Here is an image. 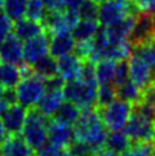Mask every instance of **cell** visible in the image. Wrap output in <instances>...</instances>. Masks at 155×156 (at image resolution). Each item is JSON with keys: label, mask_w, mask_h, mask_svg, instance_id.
I'll use <instances>...</instances> for the list:
<instances>
[{"label": "cell", "mask_w": 155, "mask_h": 156, "mask_svg": "<svg viewBox=\"0 0 155 156\" xmlns=\"http://www.w3.org/2000/svg\"><path fill=\"white\" fill-rule=\"evenodd\" d=\"M109 134L107 128L102 122L96 107L81 111L79 120L74 125L75 141L83 142L95 150V152L105 148V142Z\"/></svg>", "instance_id": "1"}, {"label": "cell", "mask_w": 155, "mask_h": 156, "mask_svg": "<svg viewBox=\"0 0 155 156\" xmlns=\"http://www.w3.org/2000/svg\"><path fill=\"white\" fill-rule=\"evenodd\" d=\"M51 119L40 114L36 108H30L27 112L22 137L32 150L41 148L48 142V125Z\"/></svg>", "instance_id": "2"}, {"label": "cell", "mask_w": 155, "mask_h": 156, "mask_svg": "<svg viewBox=\"0 0 155 156\" xmlns=\"http://www.w3.org/2000/svg\"><path fill=\"white\" fill-rule=\"evenodd\" d=\"M98 85H92L80 79L67 81L63 87V97L66 101L75 103L81 110L93 108L97 106Z\"/></svg>", "instance_id": "3"}, {"label": "cell", "mask_w": 155, "mask_h": 156, "mask_svg": "<svg viewBox=\"0 0 155 156\" xmlns=\"http://www.w3.org/2000/svg\"><path fill=\"white\" fill-rule=\"evenodd\" d=\"M96 108L101 116L102 122L110 132L121 130L123 128H125L132 112H133V105L121 101V99H115L114 102L105 107Z\"/></svg>", "instance_id": "4"}, {"label": "cell", "mask_w": 155, "mask_h": 156, "mask_svg": "<svg viewBox=\"0 0 155 156\" xmlns=\"http://www.w3.org/2000/svg\"><path fill=\"white\" fill-rule=\"evenodd\" d=\"M44 93H45V79L36 75L35 72L23 77L16 87L17 102L27 110L35 108Z\"/></svg>", "instance_id": "5"}, {"label": "cell", "mask_w": 155, "mask_h": 156, "mask_svg": "<svg viewBox=\"0 0 155 156\" xmlns=\"http://www.w3.org/2000/svg\"><path fill=\"white\" fill-rule=\"evenodd\" d=\"M141 13L132 0H107L99 5L98 22L103 27L119 23L131 14Z\"/></svg>", "instance_id": "6"}, {"label": "cell", "mask_w": 155, "mask_h": 156, "mask_svg": "<svg viewBox=\"0 0 155 156\" xmlns=\"http://www.w3.org/2000/svg\"><path fill=\"white\" fill-rule=\"evenodd\" d=\"M124 129L132 143L155 142V119L147 118V116L137 112L135 110Z\"/></svg>", "instance_id": "7"}, {"label": "cell", "mask_w": 155, "mask_h": 156, "mask_svg": "<svg viewBox=\"0 0 155 156\" xmlns=\"http://www.w3.org/2000/svg\"><path fill=\"white\" fill-rule=\"evenodd\" d=\"M129 79L141 89H147L155 83V70L149 65L141 55L132 53L128 59Z\"/></svg>", "instance_id": "8"}, {"label": "cell", "mask_w": 155, "mask_h": 156, "mask_svg": "<svg viewBox=\"0 0 155 156\" xmlns=\"http://www.w3.org/2000/svg\"><path fill=\"white\" fill-rule=\"evenodd\" d=\"M49 45H51V34L47 31L30 40H26L23 43V63L32 66L39 59L48 55Z\"/></svg>", "instance_id": "9"}, {"label": "cell", "mask_w": 155, "mask_h": 156, "mask_svg": "<svg viewBox=\"0 0 155 156\" xmlns=\"http://www.w3.org/2000/svg\"><path fill=\"white\" fill-rule=\"evenodd\" d=\"M155 37V16L149 13H138L135 29L132 31L129 41L132 47H137Z\"/></svg>", "instance_id": "10"}, {"label": "cell", "mask_w": 155, "mask_h": 156, "mask_svg": "<svg viewBox=\"0 0 155 156\" xmlns=\"http://www.w3.org/2000/svg\"><path fill=\"white\" fill-rule=\"evenodd\" d=\"M27 112H29L27 108L20 103L8 106V108L0 116L2 118L0 120L8 134H21L27 118Z\"/></svg>", "instance_id": "11"}, {"label": "cell", "mask_w": 155, "mask_h": 156, "mask_svg": "<svg viewBox=\"0 0 155 156\" xmlns=\"http://www.w3.org/2000/svg\"><path fill=\"white\" fill-rule=\"evenodd\" d=\"M75 141L74 128L51 119L48 125V142L57 147H69Z\"/></svg>", "instance_id": "12"}, {"label": "cell", "mask_w": 155, "mask_h": 156, "mask_svg": "<svg viewBox=\"0 0 155 156\" xmlns=\"http://www.w3.org/2000/svg\"><path fill=\"white\" fill-rule=\"evenodd\" d=\"M0 58L2 62L21 65L23 63V41L13 32L0 45Z\"/></svg>", "instance_id": "13"}, {"label": "cell", "mask_w": 155, "mask_h": 156, "mask_svg": "<svg viewBox=\"0 0 155 156\" xmlns=\"http://www.w3.org/2000/svg\"><path fill=\"white\" fill-rule=\"evenodd\" d=\"M83 62H84V61L78 57L75 53L62 55V57L57 58L58 75L62 77L66 83L73 81V80H78L80 77Z\"/></svg>", "instance_id": "14"}, {"label": "cell", "mask_w": 155, "mask_h": 156, "mask_svg": "<svg viewBox=\"0 0 155 156\" xmlns=\"http://www.w3.org/2000/svg\"><path fill=\"white\" fill-rule=\"evenodd\" d=\"M76 40L71 32H58L51 35V45H49V54L54 58H59L62 55L74 53Z\"/></svg>", "instance_id": "15"}, {"label": "cell", "mask_w": 155, "mask_h": 156, "mask_svg": "<svg viewBox=\"0 0 155 156\" xmlns=\"http://www.w3.org/2000/svg\"><path fill=\"white\" fill-rule=\"evenodd\" d=\"M32 148L21 134H9L0 146V156H31Z\"/></svg>", "instance_id": "16"}, {"label": "cell", "mask_w": 155, "mask_h": 156, "mask_svg": "<svg viewBox=\"0 0 155 156\" xmlns=\"http://www.w3.org/2000/svg\"><path fill=\"white\" fill-rule=\"evenodd\" d=\"M43 32H45V27H44L43 22L34 21L27 17L16 21V23L13 25V34L18 36L22 41L30 40V39L40 35Z\"/></svg>", "instance_id": "17"}, {"label": "cell", "mask_w": 155, "mask_h": 156, "mask_svg": "<svg viewBox=\"0 0 155 156\" xmlns=\"http://www.w3.org/2000/svg\"><path fill=\"white\" fill-rule=\"evenodd\" d=\"M63 89L62 90H45L40 98V101L36 105V110L44 116L52 119L53 115L56 114V111L63 102Z\"/></svg>", "instance_id": "18"}, {"label": "cell", "mask_w": 155, "mask_h": 156, "mask_svg": "<svg viewBox=\"0 0 155 156\" xmlns=\"http://www.w3.org/2000/svg\"><path fill=\"white\" fill-rule=\"evenodd\" d=\"M22 79L23 75L18 65L7 62L0 63V84L4 88H16Z\"/></svg>", "instance_id": "19"}, {"label": "cell", "mask_w": 155, "mask_h": 156, "mask_svg": "<svg viewBox=\"0 0 155 156\" xmlns=\"http://www.w3.org/2000/svg\"><path fill=\"white\" fill-rule=\"evenodd\" d=\"M81 111L83 110L80 107H78L75 103L70 102V101H63L62 105H61L58 110L56 111V114L53 115L52 119L73 126V125H75V122L79 120Z\"/></svg>", "instance_id": "20"}, {"label": "cell", "mask_w": 155, "mask_h": 156, "mask_svg": "<svg viewBox=\"0 0 155 156\" xmlns=\"http://www.w3.org/2000/svg\"><path fill=\"white\" fill-rule=\"evenodd\" d=\"M131 146H132V141L127 136V133L121 130L110 132L107 134L106 142H105V148L118 155L124 154Z\"/></svg>", "instance_id": "21"}, {"label": "cell", "mask_w": 155, "mask_h": 156, "mask_svg": "<svg viewBox=\"0 0 155 156\" xmlns=\"http://www.w3.org/2000/svg\"><path fill=\"white\" fill-rule=\"evenodd\" d=\"M143 89H141L137 84H135L131 79L125 81L123 85L116 87V98L121 101L129 102L131 105H137L142 101Z\"/></svg>", "instance_id": "22"}, {"label": "cell", "mask_w": 155, "mask_h": 156, "mask_svg": "<svg viewBox=\"0 0 155 156\" xmlns=\"http://www.w3.org/2000/svg\"><path fill=\"white\" fill-rule=\"evenodd\" d=\"M99 25L98 21H87V20H80L76 23V26L71 30L74 39L76 41H87V40H92L98 32Z\"/></svg>", "instance_id": "23"}, {"label": "cell", "mask_w": 155, "mask_h": 156, "mask_svg": "<svg viewBox=\"0 0 155 156\" xmlns=\"http://www.w3.org/2000/svg\"><path fill=\"white\" fill-rule=\"evenodd\" d=\"M116 61L113 59H99L96 62V77L99 84H113L115 71H116Z\"/></svg>", "instance_id": "24"}, {"label": "cell", "mask_w": 155, "mask_h": 156, "mask_svg": "<svg viewBox=\"0 0 155 156\" xmlns=\"http://www.w3.org/2000/svg\"><path fill=\"white\" fill-rule=\"evenodd\" d=\"M31 67L36 75L44 77V79H49V77L58 75L57 61L54 57H52L51 54H48L44 58L39 59L36 63H34L31 66Z\"/></svg>", "instance_id": "25"}, {"label": "cell", "mask_w": 155, "mask_h": 156, "mask_svg": "<svg viewBox=\"0 0 155 156\" xmlns=\"http://www.w3.org/2000/svg\"><path fill=\"white\" fill-rule=\"evenodd\" d=\"M29 0H5L4 3V13L12 21H18L26 17Z\"/></svg>", "instance_id": "26"}, {"label": "cell", "mask_w": 155, "mask_h": 156, "mask_svg": "<svg viewBox=\"0 0 155 156\" xmlns=\"http://www.w3.org/2000/svg\"><path fill=\"white\" fill-rule=\"evenodd\" d=\"M116 99V88L113 84H99L97 89V106L105 107Z\"/></svg>", "instance_id": "27"}, {"label": "cell", "mask_w": 155, "mask_h": 156, "mask_svg": "<svg viewBox=\"0 0 155 156\" xmlns=\"http://www.w3.org/2000/svg\"><path fill=\"white\" fill-rule=\"evenodd\" d=\"M132 53L141 55V57L155 70V37L146 41V43L141 44V45L133 47V52Z\"/></svg>", "instance_id": "28"}, {"label": "cell", "mask_w": 155, "mask_h": 156, "mask_svg": "<svg viewBox=\"0 0 155 156\" xmlns=\"http://www.w3.org/2000/svg\"><path fill=\"white\" fill-rule=\"evenodd\" d=\"M48 13V10L45 8L43 0H29V5H27V12H26V17L31 18L34 21L43 22L45 16Z\"/></svg>", "instance_id": "29"}, {"label": "cell", "mask_w": 155, "mask_h": 156, "mask_svg": "<svg viewBox=\"0 0 155 156\" xmlns=\"http://www.w3.org/2000/svg\"><path fill=\"white\" fill-rule=\"evenodd\" d=\"M78 13H79L80 20L98 21L99 7H98L97 3L93 2V0H85V2L78 8Z\"/></svg>", "instance_id": "30"}, {"label": "cell", "mask_w": 155, "mask_h": 156, "mask_svg": "<svg viewBox=\"0 0 155 156\" xmlns=\"http://www.w3.org/2000/svg\"><path fill=\"white\" fill-rule=\"evenodd\" d=\"M129 80V66H128V61L123 59V61H119L116 63V71H115V76H114V81H113V85L116 87H120L123 85L125 81Z\"/></svg>", "instance_id": "31"}, {"label": "cell", "mask_w": 155, "mask_h": 156, "mask_svg": "<svg viewBox=\"0 0 155 156\" xmlns=\"http://www.w3.org/2000/svg\"><path fill=\"white\" fill-rule=\"evenodd\" d=\"M153 155V144L138 142L132 143V146L120 156H151Z\"/></svg>", "instance_id": "32"}, {"label": "cell", "mask_w": 155, "mask_h": 156, "mask_svg": "<svg viewBox=\"0 0 155 156\" xmlns=\"http://www.w3.org/2000/svg\"><path fill=\"white\" fill-rule=\"evenodd\" d=\"M69 151L71 156H93L95 155V150L92 147H89L88 144L83 142H78V141H74L70 144Z\"/></svg>", "instance_id": "33"}, {"label": "cell", "mask_w": 155, "mask_h": 156, "mask_svg": "<svg viewBox=\"0 0 155 156\" xmlns=\"http://www.w3.org/2000/svg\"><path fill=\"white\" fill-rule=\"evenodd\" d=\"M13 21L5 13H0V45L13 32Z\"/></svg>", "instance_id": "34"}, {"label": "cell", "mask_w": 155, "mask_h": 156, "mask_svg": "<svg viewBox=\"0 0 155 156\" xmlns=\"http://www.w3.org/2000/svg\"><path fill=\"white\" fill-rule=\"evenodd\" d=\"M92 52H93V39L92 40H87V41H76L74 53L79 58H81L83 61L89 59Z\"/></svg>", "instance_id": "35"}, {"label": "cell", "mask_w": 155, "mask_h": 156, "mask_svg": "<svg viewBox=\"0 0 155 156\" xmlns=\"http://www.w3.org/2000/svg\"><path fill=\"white\" fill-rule=\"evenodd\" d=\"M132 3L140 12L155 16V0H132Z\"/></svg>", "instance_id": "36"}, {"label": "cell", "mask_w": 155, "mask_h": 156, "mask_svg": "<svg viewBox=\"0 0 155 156\" xmlns=\"http://www.w3.org/2000/svg\"><path fill=\"white\" fill-rule=\"evenodd\" d=\"M48 12H58L66 9L65 0H43Z\"/></svg>", "instance_id": "37"}, {"label": "cell", "mask_w": 155, "mask_h": 156, "mask_svg": "<svg viewBox=\"0 0 155 156\" xmlns=\"http://www.w3.org/2000/svg\"><path fill=\"white\" fill-rule=\"evenodd\" d=\"M84 2L85 0H65V4H66V8L78 10V8H79Z\"/></svg>", "instance_id": "38"}, {"label": "cell", "mask_w": 155, "mask_h": 156, "mask_svg": "<svg viewBox=\"0 0 155 156\" xmlns=\"http://www.w3.org/2000/svg\"><path fill=\"white\" fill-rule=\"evenodd\" d=\"M93 156H120V155L109 151V150H106V148H102V150H99V151L95 152V155H93Z\"/></svg>", "instance_id": "39"}, {"label": "cell", "mask_w": 155, "mask_h": 156, "mask_svg": "<svg viewBox=\"0 0 155 156\" xmlns=\"http://www.w3.org/2000/svg\"><path fill=\"white\" fill-rule=\"evenodd\" d=\"M5 138H7V130H5L2 120H0V146H2V143L5 141Z\"/></svg>", "instance_id": "40"}, {"label": "cell", "mask_w": 155, "mask_h": 156, "mask_svg": "<svg viewBox=\"0 0 155 156\" xmlns=\"http://www.w3.org/2000/svg\"><path fill=\"white\" fill-rule=\"evenodd\" d=\"M56 156H71V154L69 151V147H59Z\"/></svg>", "instance_id": "41"}, {"label": "cell", "mask_w": 155, "mask_h": 156, "mask_svg": "<svg viewBox=\"0 0 155 156\" xmlns=\"http://www.w3.org/2000/svg\"><path fill=\"white\" fill-rule=\"evenodd\" d=\"M8 106H9V105H8L7 102H4L3 99L0 98V116H2V115H3V112H4V111L8 108Z\"/></svg>", "instance_id": "42"}, {"label": "cell", "mask_w": 155, "mask_h": 156, "mask_svg": "<svg viewBox=\"0 0 155 156\" xmlns=\"http://www.w3.org/2000/svg\"><path fill=\"white\" fill-rule=\"evenodd\" d=\"M4 3H5V0H0V12L4 9Z\"/></svg>", "instance_id": "43"}, {"label": "cell", "mask_w": 155, "mask_h": 156, "mask_svg": "<svg viewBox=\"0 0 155 156\" xmlns=\"http://www.w3.org/2000/svg\"><path fill=\"white\" fill-rule=\"evenodd\" d=\"M93 2H95V3H97L98 5H101V4H103L105 2H107V0H93Z\"/></svg>", "instance_id": "44"}, {"label": "cell", "mask_w": 155, "mask_h": 156, "mask_svg": "<svg viewBox=\"0 0 155 156\" xmlns=\"http://www.w3.org/2000/svg\"><path fill=\"white\" fill-rule=\"evenodd\" d=\"M4 89H5V88H4V87H3L2 84H0V98H2V96H3V93H4Z\"/></svg>", "instance_id": "45"}, {"label": "cell", "mask_w": 155, "mask_h": 156, "mask_svg": "<svg viewBox=\"0 0 155 156\" xmlns=\"http://www.w3.org/2000/svg\"><path fill=\"white\" fill-rule=\"evenodd\" d=\"M151 156H155V142H154V146H153V155Z\"/></svg>", "instance_id": "46"}, {"label": "cell", "mask_w": 155, "mask_h": 156, "mask_svg": "<svg viewBox=\"0 0 155 156\" xmlns=\"http://www.w3.org/2000/svg\"><path fill=\"white\" fill-rule=\"evenodd\" d=\"M0 63H2V58H0Z\"/></svg>", "instance_id": "47"}, {"label": "cell", "mask_w": 155, "mask_h": 156, "mask_svg": "<svg viewBox=\"0 0 155 156\" xmlns=\"http://www.w3.org/2000/svg\"><path fill=\"white\" fill-rule=\"evenodd\" d=\"M31 156H35V155H31Z\"/></svg>", "instance_id": "48"}]
</instances>
